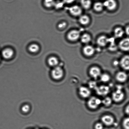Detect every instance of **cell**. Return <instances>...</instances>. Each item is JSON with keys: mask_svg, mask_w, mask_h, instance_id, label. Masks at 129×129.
<instances>
[{"mask_svg": "<svg viewBox=\"0 0 129 129\" xmlns=\"http://www.w3.org/2000/svg\"><path fill=\"white\" fill-rule=\"evenodd\" d=\"M124 94L122 90V87L118 86L117 89L112 94V99L116 102H119L124 99Z\"/></svg>", "mask_w": 129, "mask_h": 129, "instance_id": "6da1fadb", "label": "cell"}, {"mask_svg": "<svg viewBox=\"0 0 129 129\" xmlns=\"http://www.w3.org/2000/svg\"><path fill=\"white\" fill-rule=\"evenodd\" d=\"M101 103L102 101L99 98L92 97L88 100V104L90 108L92 109H95L98 108Z\"/></svg>", "mask_w": 129, "mask_h": 129, "instance_id": "7a4b0ae2", "label": "cell"}, {"mask_svg": "<svg viewBox=\"0 0 129 129\" xmlns=\"http://www.w3.org/2000/svg\"><path fill=\"white\" fill-rule=\"evenodd\" d=\"M51 75L54 79H60L64 75V71L61 67H56L52 71Z\"/></svg>", "mask_w": 129, "mask_h": 129, "instance_id": "3957f363", "label": "cell"}, {"mask_svg": "<svg viewBox=\"0 0 129 129\" xmlns=\"http://www.w3.org/2000/svg\"><path fill=\"white\" fill-rule=\"evenodd\" d=\"M95 90L97 94L101 96L107 95L109 93L110 91L109 87L104 85L97 87Z\"/></svg>", "mask_w": 129, "mask_h": 129, "instance_id": "277c9868", "label": "cell"}, {"mask_svg": "<svg viewBox=\"0 0 129 129\" xmlns=\"http://www.w3.org/2000/svg\"><path fill=\"white\" fill-rule=\"evenodd\" d=\"M104 7L109 11H113L117 7V3L115 0H107L103 3Z\"/></svg>", "mask_w": 129, "mask_h": 129, "instance_id": "5b68a950", "label": "cell"}, {"mask_svg": "<svg viewBox=\"0 0 129 129\" xmlns=\"http://www.w3.org/2000/svg\"><path fill=\"white\" fill-rule=\"evenodd\" d=\"M80 37V33L76 30H73L71 31L68 34V40L71 41H76Z\"/></svg>", "mask_w": 129, "mask_h": 129, "instance_id": "8992f818", "label": "cell"}, {"mask_svg": "<svg viewBox=\"0 0 129 129\" xmlns=\"http://www.w3.org/2000/svg\"><path fill=\"white\" fill-rule=\"evenodd\" d=\"M79 93L83 98H87L90 96L91 92L89 88L84 86L81 87L79 89Z\"/></svg>", "mask_w": 129, "mask_h": 129, "instance_id": "52a82bcc", "label": "cell"}, {"mask_svg": "<svg viewBox=\"0 0 129 129\" xmlns=\"http://www.w3.org/2000/svg\"><path fill=\"white\" fill-rule=\"evenodd\" d=\"M69 12L73 16H78L81 14L82 10L81 7L78 6H74L69 8Z\"/></svg>", "mask_w": 129, "mask_h": 129, "instance_id": "ba28073f", "label": "cell"}, {"mask_svg": "<svg viewBox=\"0 0 129 129\" xmlns=\"http://www.w3.org/2000/svg\"><path fill=\"white\" fill-rule=\"evenodd\" d=\"M119 47L124 51H129V38H126L122 40L119 43Z\"/></svg>", "mask_w": 129, "mask_h": 129, "instance_id": "9c48e42d", "label": "cell"}, {"mask_svg": "<svg viewBox=\"0 0 129 129\" xmlns=\"http://www.w3.org/2000/svg\"><path fill=\"white\" fill-rule=\"evenodd\" d=\"M101 120L104 124L107 126H111L113 124L114 119L112 116L106 115L102 117Z\"/></svg>", "mask_w": 129, "mask_h": 129, "instance_id": "30bf717a", "label": "cell"}, {"mask_svg": "<svg viewBox=\"0 0 129 129\" xmlns=\"http://www.w3.org/2000/svg\"><path fill=\"white\" fill-rule=\"evenodd\" d=\"M89 73L90 75L94 78H97L100 77L101 72L100 69L98 67H92L90 69Z\"/></svg>", "mask_w": 129, "mask_h": 129, "instance_id": "8fae6325", "label": "cell"}, {"mask_svg": "<svg viewBox=\"0 0 129 129\" xmlns=\"http://www.w3.org/2000/svg\"><path fill=\"white\" fill-rule=\"evenodd\" d=\"M120 64L123 69L129 70V56L126 55L122 58L120 62Z\"/></svg>", "mask_w": 129, "mask_h": 129, "instance_id": "7c38bea8", "label": "cell"}, {"mask_svg": "<svg viewBox=\"0 0 129 129\" xmlns=\"http://www.w3.org/2000/svg\"><path fill=\"white\" fill-rule=\"evenodd\" d=\"M95 50L94 48L90 45H87L83 49L84 54L87 56H91L94 54Z\"/></svg>", "mask_w": 129, "mask_h": 129, "instance_id": "4fadbf2b", "label": "cell"}, {"mask_svg": "<svg viewBox=\"0 0 129 129\" xmlns=\"http://www.w3.org/2000/svg\"><path fill=\"white\" fill-rule=\"evenodd\" d=\"M13 50L10 48H6L3 50L2 55L3 57L6 59L11 58L14 55Z\"/></svg>", "mask_w": 129, "mask_h": 129, "instance_id": "5bb4252c", "label": "cell"}, {"mask_svg": "<svg viewBox=\"0 0 129 129\" xmlns=\"http://www.w3.org/2000/svg\"><path fill=\"white\" fill-rule=\"evenodd\" d=\"M108 42V38L105 36H102L97 39V43L99 46L104 47L107 45Z\"/></svg>", "mask_w": 129, "mask_h": 129, "instance_id": "9a60e30c", "label": "cell"}, {"mask_svg": "<svg viewBox=\"0 0 129 129\" xmlns=\"http://www.w3.org/2000/svg\"><path fill=\"white\" fill-rule=\"evenodd\" d=\"M127 76L126 73L123 72H120L117 73L116 75V79L118 81L124 82L127 80Z\"/></svg>", "mask_w": 129, "mask_h": 129, "instance_id": "2e32d148", "label": "cell"}, {"mask_svg": "<svg viewBox=\"0 0 129 129\" xmlns=\"http://www.w3.org/2000/svg\"><path fill=\"white\" fill-rule=\"evenodd\" d=\"M124 33V31L121 27L116 28L114 30V34L115 36L117 38L122 37L123 36Z\"/></svg>", "mask_w": 129, "mask_h": 129, "instance_id": "e0dca14e", "label": "cell"}, {"mask_svg": "<svg viewBox=\"0 0 129 129\" xmlns=\"http://www.w3.org/2000/svg\"><path fill=\"white\" fill-rule=\"evenodd\" d=\"M79 21L82 25H88L90 22V18L87 15H83L81 16L79 19Z\"/></svg>", "mask_w": 129, "mask_h": 129, "instance_id": "ac0fdd59", "label": "cell"}, {"mask_svg": "<svg viewBox=\"0 0 129 129\" xmlns=\"http://www.w3.org/2000/svg\"><path fill=\"white\" fill-rule=\"evenodd\" d=\"M48 61L49 65L52 67H56L59 63V60L57 58L54 56L51 57L49 58Z\"/></svg>", "mask_w": 129, "mask_h": 129, "instance_id": "d6986e66", "label": "cell"}, {"mask_svg": "<svg viewBox=\"0 0 129 129\" xmlns=\"http://www.w3.org/2000/svg\"><path fill=\"white\" fill-rule=\"evenodd\" d=\"M82 6L86 9H88L90 7L91 5V0H81Z\"/></svg>", "mask_w": 129, "mask_h": 129, "instance_id": "ffe728a7", "label": "cell"}, {"mask_svg": "<svg viewBox=\"0 0 129 129\" xmlns=\"http://www.w3.org/2000/svg\"><path fill=\"white\" fill-rule=\"evenodd\" d=\"M91 38L90 35L88 34H84L81 38L82 42L84 44H87L91 41Z\"/></svg>", "mask_w": 129, "mask_h": 129, "instance_id": "44dd1931", "label": "cell"}, {"mask_svg": "<svg viewBox=\"0 0 129 129\" xmlns=\"http://www.w3.org/2000/svg\"><path fill=\"white\" fill-rule=\"evenodd\" d=\"M40 49L38 45L36 44H32L29 46V50L30 52L35 53L37 52Z\"/></svg>", "mask_w": 129, "mask_h": 129, "instance_id": "7402d4cb", "label": "cell"}, {"mask_svg": "<svg viewBox=\"0 0 129 129\" xmlns=\"http://www.w3.org/2000/svg\"><path fill=\"white\" fill-rule=\"evenodd\" d=\"M104 7L103 3L100 2L96 3L93 6V8L95 11L97 12L101 11Z\"/></svg>", "mask_w": 129, "mask_h": 129, "instance_id": "603a6c76", "label": "cell"}, {"mask_svg": "<svg viewBox=\"0 0 129 129\" xmlns=\"http://www.w3.org/2000/svg\"><path fill=\"white\" fill-rule=\"evenodd\" d=\"M45 6L48 8H50L55 6V2L54 0H44Z\"/></svg>", "mask_w": 129, "mask_h": 129, "instance_id": "cb8c5ba5", "label": "cell"}, {"mask_svg": "<svg viewBox=\"0 0 129 129\" xmlns=\"http://www.w3.org/2000/svg\"><path fill=\"white\" fill-rule=\"evenodd\" d=\"M112 100L109 97H106L102 101V103L106 106H109L112 103Z\"/></svg>", "mask_w": 129, "mask_h": 129, "instance_id": "d4e9b609", "label": "cell"}, {"mask_svg": "<svg viewBox=\"0 0 129 129\" xmlns=\"http://www.w3.org/2000/svg\"><path fill=\"white\" fill-rule=\"evenodd\" d=\"M100 78L101 80L105 83L108 82L110 79V76L107 74L101 75Z\"/></svg>", "mask_w": 129, "mask_h": 129, "instance_id": "484cf974", "label": "cell"}, {"mask_svg": "<svg viewBox=\"0 0 129 129\" xmlns=\"http://www.w3.org/2000/svg\"><path fill=\"white\" fill-rule=\"evenodd\" d=\"M123 125L125 129H129V117L126 118L124 120Z\"/></svg>", "mask_w": 129, "mask_h": 129, "instance_id": "4316f807", "label": "cell"}, {"mask_svg": "<svg viewBox=\"0 0 129 129\" xmlns=\"http://www.w3.org/2000/svg\"><path fill=\"white\" fill-rule=\"evenodd\" d=\"M89 86L92 89H96L97 87V84L94 81H92L89 83Z\"/></svg>", "mask_w": 129, "mask_h": 129, "instance_id": "83f0119b", "label": "cell"}, {"mask_svg": "<svg viewBox=\"0 0 129 129\" xmlns=\"http://www.w3.org/2000/svg\"><path fill=\"white\" fill-rule=\"evenodd\" d=\"M21 110H22L23 112H25V113H27L30 110V106L28 105H25L23 106L22 108H21Z\"/></svg>", "mask_w": 129, "mask_h": 129, "instance_id": "f1b7e54d", "label": "cell"}, {"mask_svg": "<svg viewBox=\"0 0 129 129\" xmlns=\"http://www.w3.org/2000/svg\"><path fill=\"white\" fill-rule=\"evenodd\" d=\"M95 129H103V125L102 123H97L95 125Z\"/></svg>", "mask_w": 129, "mask_h": 129, "instance_id": "f546056e", "label": "cell"}, {"mask_svg": "<svg viewBox=\"0 0 129 129\" xmlns=\"http://www.w3.org/2000/svg\"><path fill=\"white\" fill-rule=\"evenodd\" d=\"M66 23L65 22H61L58 25V27L60 29H63L66 26Z\"/></svg>", "mask_w": 129, "mask_h": 129, "instance_id": "4dcf8cb0", "label": "cell"}, {"mask_svg": "<svg viewBox=\"0 0 129 129\" xmlns=\"http://www.w3.org/2000/svg\"><path fill=\"white\" fill-rule=\"evenodd\" d=\"M75 0H63L64 2L67 4H71Z\"/></svg>", "mask_w": 129, "mask_h": 129, "instance_id": "1f68e13d", "label": "cell"}, {"mask_svg": "<svg viewBox=\"0 0 129 129\" xmlns=\"http://www.w3.org/2000/svg\"><path fill=\"white\" fill-rule=\"evenodd\" d=\"M125 32L127 35L129 36V26H127L125 29Z\"/></svg>", "mask_w": 129, "mask_h": 129, "instance_id": "d6a6232c", "label": "cell"}, {"mask_svg": "<svg viewBox=\"0 0 129 129\" xmlns=\"http://www.w3.org/2000/svg\"><path fill=\"white\" fill-rule=\"evenodd\" d=\"M125 112L127 114L129 115V105L126 107Z\"/></svg>", "mask_w": 129, "mask_h": 129, "instance_id": "836d02e7", "label": "cell"}, {"mask_svg": "<svg viewBox=\"0 0 129 129\" xmlns=\"http://www.w3.org/2000/svg\"><path fill=\"white\" fill-rule=\"evenodd\" d=\"M114 64L115 65H117V64H118V62H117V61H114Z\"/></svg>", "mask_w": 129, "mask_h": 129, "instance_id": "e575fe53", "label": "cell"}, {"mask_svg": "<svg viewBox=\"0 0 129 129\" xmlns=\"http://www.w3.org/2000/svg\"><path fill=\"white\" fill-rule=\"evenodd\" d=\"M0 60H1V58H0Z\"/></svg>", "mask_w": 129, "mask_h": 129, "instance_id": "d590c367", "label": "cell"}]
</instances>
